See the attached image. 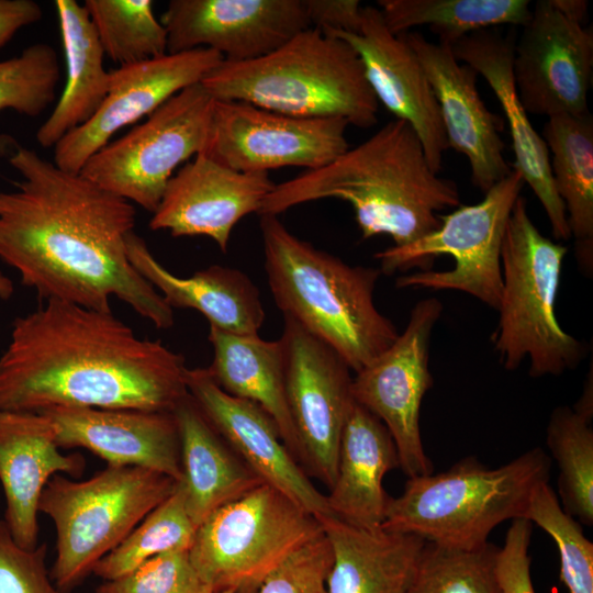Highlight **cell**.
<instances>
[{
	"instance_id": "cell-37",
	"label": "cell",
	"mask_w": 593,
	"mask_h": 593,
	"mask_svg": "<svg viewBox=\"0 0 593 593\" xmlns=\"http://www.w3.org/2000/svg\"><path fill=\"white\" fill-rule=\"evenodd\" d=\"M524 518L556 542L560 579L569 593H593V544L585 537L581 524L562 510L548 482L535 489Z\"/></svg>"
},
{
	"instance_id": "cell-28",
	"label": "cell",
	"mask_w": 593,
	"mask_h": 593,
	"mask_svg": "<svg viewBox=\"0 0 593 593\" xmlns=\"http://www.w3.org/2000/svg\"><path fill=\"white\" fill-rule=\"evenodd\" d=\"M180 435V460L188 515L198 526L214 511L262 481L210 424L190 395L172 411Z\"/></svg>"
},
{
	"instance_id": "cell-21",
	"label": "cell",
	"mask_w": 593,
	"mask_h": 593,
	"mask_svg": "<svg viewBox=\"0 0 593 593\" xmlns=\"http://www.w3.org/2000/svg\"><path fill=\"white\" fill-rule=\"evenodd\" d=\"M401 35V34H400ZM416 53L436 97L448 148L467 157L471 181L485 193L507 177L502 122L477 89V72L460 64L451 47L428 41L419 32L402 34Z\"/></svg>"
},
{
	"instance_id": "cell-22",
	"label": "cell",
	"mask_w": 593,
	"mask_h": 593,
	"mask_svg": "<svg viewBox=\"0 0 593 593\" xmlns=\"http://www.w3.org/2000/svg\"><path fill=\"white\" fill-rule=\"evenodd\" d=\"M55 425L59 448H83L109 466L141 467L182 479L174 412L53 407L40 412Z\"/></svg>"
},
{
	"instance_id": "cell-45",
	"label": "cell",
	"mask_w": 593,
	"mask_h": 593,
	"mask_svg": "<svg viewBox=\"0 0 593 593\" xmlns=\"http://www.w3.org/2000/svg\"><path fill=\"white\" fill-rule=\"evenodd\" d=\"M552 5L567 19L582 24L588 12V1L584 0H550Z\"/></svg>"
},
{
	"instance_id": "cell-24",
	"label": "cell",
	"mask_w": 593,
	"mask_h": 593,
	"mask_svg": "<svg viewBox=\"0 0 593 593\" xmlns=\"http://www.w3.org/2000/svg\"><path fill=\"white\" fill-rule=\"evenodd\" d=\"M86 468L80 454L65 455L56 428L43 413L0 411V483L4 519L14 541L34 549L38 537V504L55 474L79 478Z\"/></svg>"
},
{
	"instance_id": "cell-40",
	"label": "cell",
	"mask_w": 593,
	"mask_h": 593,
	"mask_svg": "<svg viewBox=\"0 0 593 593\" xmlns=\"http://www.w3.org/2000/svg\"><path fill=\"white\" fill-rule=\"evenodd\" d=\"M332 561V547L322 532L273 569L257 593H328L326 579Z\"/></svg>"
},
{
	"instance_id": "cell-42",
	"label": "cell",
	"mask_w": 593,
	"mask_h": 593,
	"mask_svg": "<svg viewBox=\"0 0 593 593\" xmlns=\"http://www.w3.org/2000/svg\"><path fill=\"white\" fill-rule=\"evenodd\" d=\"M532 530L528 519H513L504 545L497 549L495 573L501 593H536L528 552Z\"/></svg>"
},
{
	"instance_id": "cell-29",
	"label": "cell",
	"mask_w": 593,
	"mask_h": 593,
	"mask_svg": "<svg viewBox=\"0 0 593 593\" xmlns=\"http://www.w3.org/2000/svg\"><path fill=\"white\" fill-rule=\"evenodd\" d=\"M209 340L213 347V360L206 368L211 378L230 395L260 406L273 419L284 445L303 468L287 400L281 339L266 340L258 334H232L210 326Z\"/></svg>"
},
{
	"instance_id": "cell-25",
	"label": "cell",
	"mask_w": 593,
	"mask_h": 593,
	"mask_svg": "<svg viewBox=\"0 0 593 593\" xmlns=\"http://www.w3.org/2000/svg\"><path fill=\"white\" fill-rule=\"evenodd\" d=\"M125 243L131 265L172 310H197L210 326L226 333L258 334L265 310L257 287L243 271L213 265L190 277H178L153 256L146 242L134 231Z\"/></svg>"
},
{
	"instance_id": "cell-2",
	"label": "cell",
	"mask_w": 593,
	"mask_h": 593,
	"mask_svg": "<svg viewBox=\"0 0 593 593\" xmlns=\"http://www.w3.org/2000/svg\"><path fill=\"white\" fill-rule=\"evenodd\" d=\"M182 355L112 312L49 300L14 320L0 357V411L172 412L189 395Z\"/></svg>"
},
{
	"instance_id": "cell-4",
	"label": "cell",
	"mask_w": 593,
	"mask_h": 593,
	"mask_svg": "<svg viewBox=\"0 0 593 593\" xmlns=\"http://www.w3.org/2000/svg\"><path fill=\"white\" fill-rule=\"evenodd\" d=\"M265 270L283 316L333 348L355 373L399 336L373 291L379 268L350 266L293 235L278 215H260Z\"/></svg>"
},
{
	"instance_id": "cell-14",
	"label": "cell",
	"mask_w": 593,
	"mask_h": 593,
	"mask_svg": "<svg viewBox=\"0 0 593 593\" xmlns=\"http://www.w3.org/2000/svg\"><path fill=\"white\" fill-rule=\"evenodd\" d=\"M287 400L304 470L328 490L335 482L340 437L354 403L350 369L328 345L284 316Z\"/></svg>"
},
{
	"instance_id": "cell-7",
	"label": "cell",
	"mask_w": 593,
	"mask_h": 593,
	"mask_svg": "<svg viewBox=\"0 0 593 593\" xmlns=\"http://www.w3.org/2000/svg\"><path fill=\"white\" fill-rule=\"evenodd\" d=\"M568 248L545 237L518 197L503 239V287L494 335L505 369L530 359L532 377L559 376L583 358L581 342L566 333L556 317V299Z\"/></svg>"
},
{
	"instance_id": "cell-6",
	"label": "cell",
	"mask_w": 593,
	"mask_h": 593,
	"mask_svg": "<svg viewBox=\"0 0 593 593\" xmlns=\"http://www.w3.org/2000/svg\"><path fill=\"white\" fill-rule=\"evenodd\" d=\"M550 465L534 447L493 469L468 457L447 471L411 477L389 499L382 528L443 547L479 548L499 524L524 518L535 489L549 480Z\"/></svg>"
},
{
	"instance_id": "cell-31",
	"label": "cell",
	"mask_w": 593,
	"mask_h": 593,
	"mask_svg": "<svg viewBox=\"0 0 593 593\" xmlns=\"http://www.w3.org/2000/svg\"><path fill=\"white\" fill-rule=\"evenodd\" d=\"M541 137L551 153L555 189L564 204L581 270L593 269V119L583 115L548 118Z\"/></svg>"
},
{
	"instance_id": "cell-3",
	"label": "cell",
	"mask_w": 593,
	"mask_h": 593,
	"mask_svg": "<svg viewBox=\"0 0 593 593\" xmlns=\"http://www.w3.org/2000/svg\"><path fill=\"white\" fill-rule=\"evenodd\" d=\"M321 199L350 203L363 239L388 235L394 246L436 231L437 213L460 205L457 184L432 170L417 134L400 119L327 165L275 184L258 214Z\"/></svg>"
},
{
	"instance_id": "cell-10",
	"label": "cell",
	"mask_w": 593,
	"mask_h": 593,
	"mask_svg": "<svg viewBox=\"0 0 593 593\" xmlns=\"http://www.w3.org/2000/svg\"><path fill=\"white\" fill-rule=\"evenodd\" d=\"M322 532L313 514L261 483L209 515L188 553L214 593H257L273 569Z\"/></svg>"
},
{
	"instance_id": "cell-1",
	"label": "cell",
	"mask_w": 593,
	"mask_h": 593,
	"mask_svg": "<svg viewBox=\"0 0 593 593\" xmlns=\"http://www.w3.org/2000/svg\"><path fill=\"white\" fill-rule=\"evenodd\" d=\"M10 165L22 176L0 191V259L40 299L112 312L111 298L157 328L174 325V310L131 265L126 236L133 204L15 144Z\"/></svg>"
},
{
	"instance_id": "cell-11",
	"label": "cell",
	"mask_w": 593,
	"mask_h": 593,
	"mask_svg": "<svg viewBox=\"0 0 593 593\" xmlns=\"http://www.w3.org/2000/svg\"><path fill=\"white\" fill-rule=\"evenodd\" d=\"M214 103L201 82L187 87L99 149L80 174L154 213L175 170L204 153Z\"/></svg>"
},
{
	"instance_id": "cell-47",
	"label": "cell",
	"mask_w": 593,
	"mask_h": 593,
	"mask_svg": "<svg viewBox=\"0 0 593 593\" xmlns=\"http://www.w3.org/2000/svg\"><path fill=\"white\" fill-rule=\"evenodd\" d=\"M217 593H235L233 590H224V591H220Z\"/></svg>"
},
{
	"instance_id": "cell-39",
	"label": "cell",
	"mask_w": 593,
	"mask_h": 593,
	"mask_svg": "<svg viewBox=\"0 0 593 593\" xmlns=\"http://www.w3.org/2000/svg\"><path fill=\"white\" fill-rule=\"evenodd\" d=\"M94 593H214L192 566L188 550L156 556L132 572L103 581Z\"/></svg>"
},
{
	"instance_id": "cell-15",
	"label": "cell",
	"mask_w": 593,
	"mask_h": 593,
	"mask_svg": "<svg viewBox=\"0 0 593 593\" xmlns=\"http://www.w3.org/2000/svg\"><path fill=\"white\" fill-rule=\"evenodd\" d=\"M593 69V33L539 0L517 35L513 78L527 113L583 115Z\"/></svg>"
},
{
	"instance_id": "cell-44",
	"label": "cell",
	"mask_w": 593,
	"mask_h": 593,
	"mask_svg": "<svg viewBox=\"0 0 593 593\" xmlns=\"http://www.w3.org/2000/svg\"><path fill=\"white\" fill-rule=\"evenodd\" d=\"M42 16V7L34 0H0V49L20 29Z\"/></svg>"
},
{
	"instance_id": "cell-34",
	"label": "cell",
	"mask_w": 593,
	"mask_h": 593,
	"mask_svg": "<svg viewBox=\"0 0 593 593\" xmlns=\"http://www.w3.org/2000/svg\"><path fill=\"white\" fill-rule=\"evenodd\" d=\"M153 4L150 0L85 1L104 55L119 67L168 54L167 33Z\"/></svg>"
},
{
	"instance_id": "cell-17",
	"label": "cell",
	"mask_w": 593,
	"mask_h": 593,
	"mask_svg": "<svg viewBox=\"0 0 593 593\" xmlns=\"http://www.w3.org/2000/svg\"><path fill=\"white\" fill-rule=\"evenodd\" d=\"M160 22L168 54L209 48L230 63L262 57L311 27L303 0H171Z\"/></svg>"
},
{
	"instance_id": "cell-27",
	"label": "cell",
	"mask_w": 593,
	"mask_h": 593,
	"mask_svg": "<svg viewBox=\"0 0 593 593\" xmlns=\"http://www.w3.org/2000/svg\"><path fill=\"white\" fill-rule=\"evenodd\" d=\"M316 518L333 553L328 593H409L424 539L383 528H359L333 515Z\"/></svg>"
},
{
	"instance_id": "cell-36",
	"label": "cell",
	"mask_w": 593,
	"mask_h": 593,
	"mask_svg": "<svg viewBox=\"0 0 593 593\" xmlns=\"http://www.w3.org/2000/svg\"><path fill=\"white\" fill-rule=\"evenodd\" d=\"M497 549L489 541L474 549L425 542L409 593H501Z\"/></svg>"
},
{
	"instance_id": "cell-18",
	"label": "cell",
	"mask_w": 593,
	"mask_h": 593,
	"mask_svg": "<svg viewBox=\"0 0 593 593\" xmlns=\"http://www.w3.org/2000/svg\"><path fill=\"white\" fill-rule=\"evenodd\" d=\"M359 55L377 100L417 134L429 167L439 174L448 144L439 107L422 64L405 37L387 27L378 7L363 5L357 33L324 32Z\"/></svg>"
},
{
	"instance_id": "cell-5",
	"label": "cell",
	"mask_w": 593,
	"mask_h": 593,
	"mask_svg": "<svg viewBox=\"0 0 593 593\" xmlns=\"http://www.w3.org/2000/svg\"><path fill=\"white\" fill-rule=\"evenodd\" d=\"M201 83L216 101H243L299 118H340L359 128L378 122L379 102L359 55L315 27L257 59L223 60Z\"/></svg>"
},
{
	"instance_id": "cell-32",
	"label": "cell",
	"mask_w": 593,
	"mask_h": 593,
	"mask_svg": "<svg viewBox=\"0 0 593 593\" xmlns=\"http://www.w3.org/2000/svg\"><path fill=\"white\" fill-rule=\"evenodd\" d=\"M377 4L394 35L426 25L448 46L475 31L523 26L532 14L528 0H379Z\"/></svg>"
},
{
	"instance_id": "cell-46",
	"label": "cell",
	"mask_w": 593,
	"mask_h": 593,
	"mask_svg": "<svg viewBox=\"0 0 593 593\" xmlns=\"http://www.w3.org/2000/svg\"><path fill=\"white\" fill-rule=\"evenodd\" d=\"M13 293V283L0 271V298L8 299Z\"/></svg>"
},
{
	"instance_id": "cell-41",
	"label": "cell",
	"mask_w": 593,
	"mask_h": 593,
	"mask_svg": "<svg viewBox=\"0 0 593 593\" xmlns=\"http://www.w3.org/2000/svg\"><path fill=\"white\" fill-rule=\"evenodd\" d=\"M46 545L19 546L0 521V593H66L48 574Z\"/></svg>"
},
{
	"instance_id": "cell-38",
	"label": "cell",
	"mask_w": 593,
	"mask_h": 593,
	"mask_svg": "<svg viewBox=\"0 0 593 593\" xmlns=\"http://www.w3.org/2000/svg\"><path fill=\"white\" fill-rule=\"evenodd\" d=\"M60 80L53 46L38 43L18 56L0 61V112L7 109L27 116L43 113L56 99Z\"/></svg>"
},
{
	"instance_id": "cell-9",
	"label": "cell",
	"mask_w": 593,
	"mask_h": 593,
	"mask_svg": "<svg viewBox=\"0 0 593 593\" xmlns=\"http://www.w3.org/2000/svg\"><path fill=\"white\" fill-rule=\"evenodd\" d=\"M524 184L522 176L512 169L479 203L459 205L439 215L436 231L413 243L377 253L381 273L417 267L422 271L400 276L395 286L457 290L497 310L503 287V239Z\"/></svg>"
},
{
	"instance_id": "cell-33",
	"label": "cell",
	"mask_w": 593,
	"mask_h": 593,
	"mask_svg": "<svg viewBox=\"0 0 593 593\" xmlns=\"http://www.w3.org/2000/svg\"><path fill=\"white\" fill-rule=\"evenodd\" d=\"M592 415L559 406L550 415L546 441L556 460L558 501L581 525H593V428Z\"/></svg>"
},
{
	"instance_id": "cell-23",
	"label": "cell",
	"mask_w": 593,
	"mask_h": 593,
	"mask_svg": "<svg viewBox=\"0 0 593 593\" xmlns=\"http://www.w3.org/2000/svg\"><path fill=\"white\" fill-rule=\"evenodd\" d=\"M515 30L512 26L505 34L499 27L475 31L450 47L456 59L481 75L492 89L510 125L515 157L511 167L540 201L553 237L567 240L571 234L564 204L555 189L547 144L532 125L514 85Z\"/></svg>"
},
{
	"instance_id": "cell-35",
	"label": "cell",
	"mask_w": 593,
	"mask_h": 593,
	"mask_svg": "<svg viewBox=\"0 0 593 593\" xmlns=\"http://www.w3.org/2000/svg\"><path fill=\"white\" fill-rule=\"evenodd\" d=\"M195 529L186 510L183 489L178 482L172 494L103 557L92 573L103 581H110L132 572L161 553L189 550Z\"/></svg>"
},
{
	"instance_id": "cell-8",
	"label": "cell",
	"mask_w": 593,
	"mask_h": 593,
	"mask_svg": "<svg viewBox=\"0 0 593 593\" xmlns=\"http://www.w3.org/2000/svg\"><path fill=\"white\" fill-rule=\"evenodd\" d=\"M178 482L141 467L107 466L89 479L53 475L38 512L56 530L54 583L64 592L80 584L96 564L116 548Z\"/></svg>"
},
{
	"instance_id": "cell-13",
	"label": "cell",
	"mask_w": 593,
	"mask_h": 593,
	"mask_svg": "<svg viewBox=\"0 0 593 593\" xmlns=\"http://www.w3.org/2000/svg\"><path fill=\"white\" fill-rule=\"evenodd\" d=\"M348 125L340 118H299L243 101L215 100L203 154L240 172L312 170L349 148Z\"/></svg>"
},
{
	"instance_id": "cell-26",
	"label": "cell",
	"mask_w": 593,
	"mask_h": 593,
	"mask_svg": "<svg viewBox=\"0 0 593 593\" xmlns=\"http://www.w3.org/2000/svg\"><path fill=\"white\" fill-rule=\"evenodd\" d=\"M396 467L399 455L388 428L354 401L340 437L335 482L326 494L332 515L359 528H382L390 499L382 481Z\"/></svg>"
},
{
	"instance_id": "cell-16",
	"label": "cell",
	"mask_w": 593,
	"mask_h": 593,
	"mask_svg": "<svg viewBox=\"0 0 593 593\" xmlns=\"http://www.w3.org/2000/svg\"><path fill=\"white\" fill-rule=\"evenodd\" d=\"M224 60L209 48L166 54L110 71L105 99L94 115L65 135L54 148V164L70 174L81 169L123 127L147 118L181 90L201 82Z\"/></svg>"
},
{
	"instance_id": "cell-30",
	"label": "cell",
	"mask_w": 593,
	"mask_h": 593,
	"mask_svg": "<svg viewBox=\"0 0 593 593\" xmlns=\"http://www.w3.org/2000/svg\"><path fill=\"white\" fill-rule=\"evenodd\" d=\"M66 61V82L56 107L38 127L36 141L43 148L55 145L69 132L88 122L107 97L110 71L104 52L83 4L56 0Z\"/></svg>"
},
{
	"instance_id": "cell-20",
	"label": "cell",
	"mask_w": 593,
	"mask_h": 593,
	"mask_svg": "<svg viewBox=\"0 0 593 593\" xmlns=\"http://www.w3.org/2000/svg\"><path fill=\"white\" fill-rule=\"evenodd\" d=\"M186 384L210 424L262 483L281 491L315 517L332 515L326 494L312 483L260 406L223 391L206 368H188Z\"/></svg>"
},
{
	"instance_id": "cell-12",
	"label": "cell",
	"mask_w": 593,
	"mask_h": 593,
	"mask_svg": "<svg viewBox=\"0 0 593 593\" xmlns=\"http://www.w3.org/2000/svg\"><path fill=\"white\" fill-rule=\"evenodd\" d=\"M441 311L443 304L435 298L417 302L404 332L351 381L354 400L388 428L400 467L409 478L433 472L422 441L419 413L423 398L433 385L429 345Z\"/></svg>"
},
{
	"instance_id": "cell-19",
	"label": "cell",
	"mask_w": 593,
	"mask_h": 593,
	"mask_svg": "<svg viewBox=\"0 0 593 593\" xmlns=\"http://www.w3.org/2000/svg\"><path fill=\"white\" fill-rule=\"evenodd\" d=\"M275 184L268 172L236 171L201 153L171 177L149 227L175 237L206 236L226 253L235 225L259 212Z\"/></svg>"
},
{
	"instance_id": "cell-43",
	"label": "cell",
	"mask_w": 593,
	"mask_h": 593,
	"mask_svg": "<svg viewBox=\"0 0 593 593\" xmlns=\"http://www.w3.org/2000/svg\"><path fill=\"white\" fill-rule=\"evenodd\" d=\"M311 27L323 32L357 33L362 5L358 0H303Z\"/></svg>"
}]
</instances>
